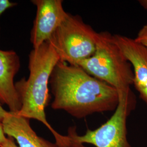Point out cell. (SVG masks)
<instances>
[{
  "mask_svg": "<svg viewBox=\"0 0 147 147\" xmlns=\"http://www.w3.org/2000/svg\"><path fill=\"white\" fill-rule=\"evenodd\" d=\"M49 85L53 96L51 108L78 119L115 111L119 104L115 88L78 65L59 61L53 70Z\"/></svg>",
  "mask_w": 147,
  "mask_h": 147,
  "instance_id": "cell-1",
  "label": "cell"
},
{
  "mask_svg": "<svg viewBox=\"0 0 147 147\" xmlns=\"http://www.w3.org/2000/svg\"><path fill=\"white\" fill-rule=\"evenodd\" d=\"M59 61L57 53L49 41L32 50L29 55L28 79L23 78L15 84L21 102V109L16 113L42 123L51 132L60 147H73V142L68 135H62L56 131L48 122L45 114L50 100V79Z\"/></svg>",
  "mask_w": 147,
  "mask_h": 147,
  "instance_id": "cell-2",
  "label": "cell"
},
{
  "mask_svg": "<svg viewBox=\"0 0 147 147\" xmlns=\"http://www.w3.org/2000/svg\"><path fill=\"white\" fill-rule=\"evenodd\" d=\"M111 36L107 32L98 33L94 53L77 65L89 75L113 87L118 92L128 91L134 84L132 67L121 49L113 42Z\"/></svg>",
  "mask_w": 147,
  "mask_h": 147,
  "instance_id": "cell-3",
  "label": "cell"
},
{
  "mask_svg": "<svg viewBox=\"0 0 147 147\" xmlns=\"http://www.w3.org/2000/svg\"><path fill=\"white\" fill-rule=\"evenodd\" d=\"M97 34L80 16L68 13L49 41L57 53L60 61L77 65L94 53Z\"/></svg>",
  "mask_w": 147,
  "mask_h": 147,
  "instance_id": "cell-4",
  "label": "cell"
},
{
  "mask_svg": "<svg viewBox=\"0 0 147 147\" xmlns=\"http://www.w3.org/2000/svg\"><path fill=\"white\" fill-rule=\"evenodd\" d=\"M119 104L110 118L95 130L87 129L84 135H78L75 127L69 129L68 135L78 145L84 143L95 147H131L127 137V119L135 110L136 99L131 90L118 92Z\"/></svg>",
  "mask_w": 147,
  "mask_h": 147,
  "instance_id": "cell-5",
  "label": "cell"
},
{
  "mask_svg": "<svg viewBox=\"0 0 147 147\" xmlns=\"http://www.w3.org/2000/svg\"><path fill=\"white\" fill-rule=\"evenodd\" d=\"M37 13L31 32V42L37 49L49 41L64 21L68 13L64 11L62 0H33Z\"/></svg>",
  "mask_w": 147,
  "mask_h": 147,
  "instance_id": "cell-6",
  "label": "cell"
},
{
  "mask_svg": "<svg viewBox=\"0 0 147 147\" xmlns=\"http://www.w3.org/2000/svg\"><path fill=\"white\" fill-rule=\"evenodd\" d=\"M111 39L131 63L134 75L133 84L147 106V47L134 39L120 34L112 35Z\"/></svg>",
  "mask_w": 147,
  "mask_h": 147,
  "instance_id": "cell-7",
  "label": "cell"
},
{
  "mask_svg": "<svg viewBox=\"0 0 147 147\" xmlns=\"http://www.w3.org/2000/svg\"><path fill=\"white\" fill-rule=\"evenodd\" d=\"M20 68V58L14 50H0V100L9 111L18 113L21 102L16 89L14 78Z\"/></svg>",
  "mask_w": 147,
  "mask_h": 147,
  "instance_id": "cell-8",
  "label": "cell"
},
{
  "mask_svg": "<svg viewBox=\"0 0 147 147\" xmlns=\"http://www.w3.org/2000/svg\"><path fill=\"white\" fill-rule=\"evenodd\" d=\"M29 120L9 111L2 122L5 135L15 139L19 147H61L38 136Z\"/></svg>",
  "mask_w": 147,
  "mask_h": 147,
  "instance_id": "cell-9",
  "label": "cell"
},
{
  "mask_svg": "<svg viewBox=\"0 0 147 147\" xmlns=\"http://www.w3.org/2000/svg\"><path fill=\"white\" fill-rule=\"evenodd\" d=\"M134 39L137 42L147 48V24L141 28Z\"/></svg>",
  "mask_w": 147,
  "mask_h": 147,
  "instance_id": "cell-10",
  "label": "cell"
},
{
  "mask_svg": "<svg viewBox=\"0 0 147 147\" xmlns=\"http://www.w3.org/2000/svg\"><path fill=\"white\" fill-rule=\"evenodd\" d=\"M16 5H17L16 3L9 0H0V16L6 10L14 7Z\"/></svg>",
  "mask_w": 147,
  "mask_h": 147,
  "instance_id": "cell-11",
  "label": "cell"
},
{
  "mask_svg": "<svg viewBox=\"0 0 147 147\" xmlns=\"http://www.w3.org/2000/svg\"><path fill=\"white\" fill-rule=\"evenodd\" d=\"M7 140V138L5 136V133L3 129V126L2 123L0 122V147L5 143Z\"/></svg>",
  "mask_w": 147,
  "mask_h": 147,
  "instance_id": "cell-12",
  "label": "cell"
},
{
  "mask_svg": "<svg viewBox=\"0 0 147 147\" xmlns=\"http://www.w3.org/2000/svg\"><path fill=\"white\" fill-rule=\"evenodd\" d=\"M1 147H18L16 145V143L14 142V141L13 140V138L9 137V138H7V141H5V143L2 144V146Z\"/></svg>",
  "mask_w": 147,
  "mask_h": 147,
  "instance_id": "cell-13",
  "label": "cell"
},
{
  "mask_svg": "<svg viewBox=\"0 0 147 147\" xmlns=\"http://www.w3.org/2000/svg\"><path fill=\"white\" fill-rule=\"evenodd\" d=\"M2 103L0 100V122H1V123L2 122V121L4 119L5 117L8 114V113L9 112V111H7L5 110L3 108V107L2 106Z\"/></svg>",
  "mask_w": 147,
  "mask_h": 147,
  "instance_id": "cell-14",
  "label": "cell"
},
{
  "mask_svg": "<svg viewBox=\"0 0 147 147\" xmlns=\"http://www.w3.org/2000/svg\"><path fill=\"white\" fill-rule=\"evenodd\" d=\"M139 3L142 7L147 10V0H141L139 1Z\"/></svg>",
  "mask_w": 147,
  "mask_h": 147,
  "instance_id": "cell-15",
  "label": "cell"
}]
</instances>
